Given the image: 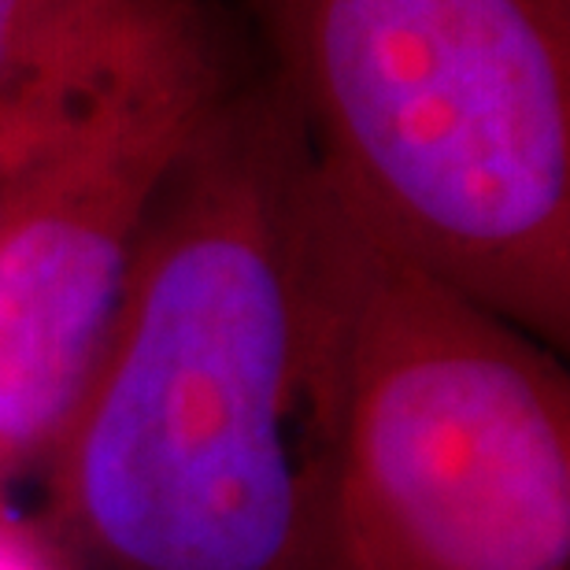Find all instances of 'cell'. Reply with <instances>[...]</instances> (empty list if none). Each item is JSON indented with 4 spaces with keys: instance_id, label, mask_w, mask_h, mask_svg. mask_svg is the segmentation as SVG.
<instances>
[{
    "instance_id": "obj_8",
    "label": "cell",
    "mask_w": 570,
    "mask_h": 570,
    "mask_svg": "<svg viewBox=\"0 0 570 570\" xmlns=\"http://www.w3.org/2000/svg\"><path fill=\"white\" fill-rule=\"evenodd\" d=\"M11 482H16V478H11V474L4 471V466H0V508L8 504V485H11Z\"/></svg>"
},
{
    "instance_id": "obj_2",
    "label": "cell",
    "mask_w": 570,
    "mask_h": 570,
    "mask_svg": "<svg viewBox=\"0 0 570 570\" xmlns=\"http://www.w3.org/2000/svg\"><path fill=\"white\" fill-rule=\"evenodd\" d=\"M248 8L352 223L563 356L570 16L544 0Z\"/></svg>"
},
{
    "instance_id": "obj_6",
    "label": "cell",
    "mask_w": 570,
    "mask_h": 570,
    "mask_svg": "<svg viewBox=\"0 0 570 570\" xmlns=\"http://www.w3.org/2000/svg\"><path fill=\"white\" fill-rule=\"evenodd\" d=\"M86 0H0V71L22 60Z\"/></svg>"
},
{
    "instance_id": "obj_1",
    "label": "cell",
    "mask_w": 570,
    "mask_h": 570,
    "mask_svg": "<svg viewBox=\"0 0 570 570\" xmlns=\"http://www.w3.org/2000/svg\"><path fill=\"white\" fill-rule=\"evenodd\" d=\"M318 170L282 86L178 156L38 463L75 570H341Z\"/></svg>"
},
{
    "instance_id": "obj_5",
    "label": "cell",
    "mask_w": 570,
    "mask_h": 570,
    "mask_svg": "<svg viewBox=\"0 0 570 570\" xmlns=\"http://www.w3.org/2000/svg\"><path fill=\"white\" fill-rule=\"evenodd\" d=\"M148 0H86L0 71V215L119 63Z\"/></svg>"
},
{
    "instance_id": "obj_3",
    "label": "cell",
    "mask_w": 570,
    "mask_h": 570,
    "mask_svg": "<svg viewBox=\"0 0 570 570\" xmlns=\"http://www.w3.org/2000/svg\"><path fill=\"white\" fill-rule=\"evenodd\" d=\"M318 264L341 570H570L560 352L374 242L323 178Z\"/></svg>"
},
{
    "instance_id": "obj_4",
    "label": "cell",
    "mask_w": 570,
    "mask_h": 570,
    "mask_svg": "<svg viewBox=\"0 0 570 570\" xmlns=\"http://www.w3.org/2000/svg\"><path fill=\"white\" fill-rule=\"evenodd\" d=\"M230 94L197 0H148L119 63L0 215V466L38 471L119 307L145 219Z\"/></svg>"
},
{
    "instance_id": "obj_9",
    "label": "cell",
    "mask_w": 570,
    "mask_h": 570,
    "mask_svg": "<svg viewBox=\"0 0 570 570\" xmlns=\"http://www.w3.org/2000/svg\"><path fill=\"white\" fill-rule=\"evenodd\" d=\"M552 11H563V16H570V0H544Z\"/></svg>"
},
{
    "instance_id": "obj_7",
    "label": "cell",
    "mask_w": 570,
    "mask_h": 570,
    "mask_svg": "<svg viewBox=\"0 0 570 570\" xmlns=\"http://www.w3.org/2000/svg\"><path fill=\"white\" fill-rule=\"evenodd\" d=\"M0 570H75L38 519H22L16 508H0Z\"/></svg>"
}]
</instances>
